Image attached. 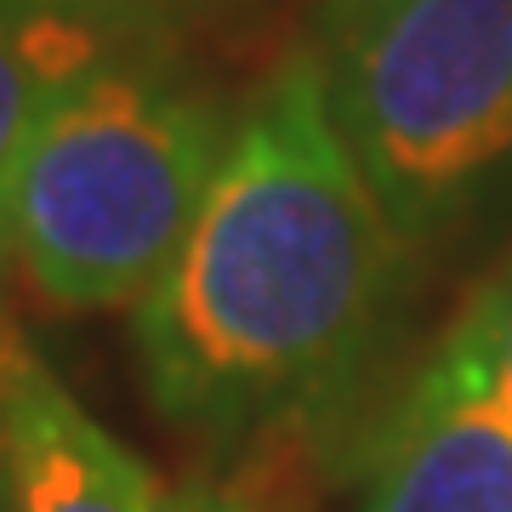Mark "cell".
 I'll return each instance as SVG.
<instances>
[{"instance_id": "1", "label": "cell", "mask_w": 512, "mask_h": 512, "mask_svg": "<svg viewBox=\"0 0 512 512\" xmlns=\"http://www.w3.org/2000/svg\"><path fill=\"white\" fill-rule=\"evenodd\" d=\"M404 251L302 46L239 103L200 217L137 302L148 404L222 444L308 416L376 353Z\"/></svg>"}, {"instance_id": "2", "label": "cell", "mask_w": 512, "mask_h": 512, "mask_svg": "<svg viewBox=\"0 0 512 512\" xmlns=\"http://www.w3.org/2000/svg\"><path fill=\"white\" fill-rule=\"evenodd\" d=\"M234 120L154 57L114 52L63 92L0 200V256L63 313L137 308L200 217Z\"/></svg>"}, {"instance_id": "3", "label": "cell", "mask_w": 512, "mask_h": 512, "mask_svg": "<svg viewBox=\"0 0 512 512\" xmlns=\"http://www.w3.org/2000/svg\"><path fill=\"white\" fill-rule=\"evenodd\" d=\"M325 109L410 245L512 160V0H325Z\"/></svg>"}, {"instance_id": "4", "label": "cell", "mask_w": 512, "mask_h": 512, "mask_svg": "<svg viewBox=\"0 0 512 512\" xmlns=\"http://www.w3.org/2000/svg\"><path fill=\"white\" fill-rule=\"evenodd\" d=\"M359 512H512V404L433 348L370 439Z\"/></svg>"}, {"instance_id": "5", "label": "cell", "mask_w": 512, "mask_h": 512, "mask_svg": "<svg viewBox=\"0 0 512 512\" xmlns=\"http://www.w3.org/2000/svg\"><path fill=\"white\" fill-rule=\"evenodd\" d=\"M0 416L12 461V512H160L165 490L69 399V387L40 365L23 330L0 313Z\"/></svg>"}, {"instance_id": "6", "label": "cell", "mask_w": 512, "mask_h": 512, "mask_svg": "<svg viewBox=\"0 0 512 512\" xmlns=\"http://www.w3.org/2000/svg\"><path fill=\"white\" fill-rule=\"evenodd\" d=\"M114 52H126V18L0 0V200L46 114Z\"/></svg>"}, {"instance_id": "7", "label": "cell", "mask_w": 512, "mask_h": 512, "mask_svg": "<svg viewBox=\"0 0 512 512\" xmlns=\"http://www.w3.org/2000/svg\"><path fill=\"white\" fill-rule=\"evenodd\" d=\"M160 512H313V501L291 461L268 456V444H262L256 456L234 461V467H217V473H200L165 490Z\"/></svg>"}, {"instance_id": "8", "label": "cell", "mask_w": 512, "mask_h": 512, "mask_svg": "<svg viewBox=\"0 0 512 512\" xmlns=\"http://www.w3.org/2000/svg\"><path fill=\"white\" fill-rule=\"evenodd\" d=\"M439 353L473 382H484L501 404H512V262L461 308V319L444 330Z\"/></svg>"}, {"instance_id": "9", "label": "cell", "mask_w": 512, "mask_h": 512, "mask_svg": "<svg viewBox=\"0 0 512 512\" xmlns=\"http://www.w3.org/2000/svg\"><path fill=\"white\" fill-rule=\"evenodd\" d=\"M35 6H80V12L131 18V12H160V6H217V0H35Z\"/></svg>"}, {"instance_id": "10", "label": "cell", "mask_w": 512, "mask_h": 512, "mask_svg": "<svg viewBox=\"0 0 512 512\" xmlns=\"http://www.w3.org/2000/svg\"><path fill=\"white\" fill-rule=\"evenodd\" d=\"M0 512H12V461H6V416H0Z\"/></svg>"}]
</instances>
